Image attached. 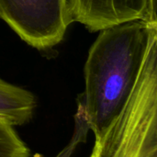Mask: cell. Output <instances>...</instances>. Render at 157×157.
<instances>
[{
    "label": "cell",
    "instance_id": "6da1fadb",
    "mask_svg": "<svg viewBox=\"0 0 157 157\" xmlns=\"http://www.w3.org/2000/svg\"><path fill=\"white\" fill-rule=\"evenodd\" d=\"M98 32L85 63V91L77 105L95 136L128 102L157 42V21L133 20Z\"/></svg>",
    "mask_w": 157,
    "mask_h": 157
},
{
    "label": "cell",
    "instance_id": "7a4b0ae2",
    "mask_svg": "<svg viewBox=\"0 0 157 157\" xmlns=\"http://www.w3.org/2000/svg\"><path fill=\"white\" fill-rule=\"evenodd\" d=\"M89 157H157V42L125 107L95 136Z\"/></svg>",
    "mask_w": 157,
    "mask_h": 157
},
{
    "label": "cell",
    "instance_id": "3957f363",
    "mask_svg": "<svg viewBox=\"0 0 157 157\" xmlns=\"http://www.w3.org/2000/svg\"><path fill=\"white\" fill-rule=\"evenodd\" d=\"M0 17L40 51L61 42L73 21L69 0H0Z\"/></svg>",
    "mask_w": 157,
    "mask_h": 157
},
{
    "label": "cell",
    "instance_id": "277c9868",
    "mask_svg": "<svg viewBox=\"0 0 157 157\" xmlns=\"http://www.w3.org/2000/svg\"><path fill=\"white\" fill-rule=\"evenodd\" d=\"M156 0H69L73 21L91 32L133 21H157Z\"/></svg>",
    "mask_w": 157,
    "mask_h": 157
},
{
    "label": "cell",
    "instance_id": "5b68a950",
    "mask_svg": "<svg viewBox=\"0 0 157 157\" xmlns=\"http://www.w3.org/2000/svg\"><path fill=\"white\" fill-rule=\"evenodd\" d=\"M36 106L31 92L0 79V120L15 127L23 125L31 120Z\"/></svg>",
    "mask_w": 157,
    "mask_h": 157
},
{
    "label": "cell",
    "instance_id": "8992f818",
    "mask_svg": "<svg viewBox=\"0 0 157 157\" xmlns=\"http://www.w3.org/2000/svg\"><path fill=\"white\" fill-rule=\"evenodd\" d=\"M30 152L15 126L0 120V157H29Z\"/></svg>",
    "mask_w": 157,
    "mask_h": 157
},
{
    "label": "cell",
    "instance_id": "52a82bcc",
    "mask_svg": "<svg viewBox=\"0 0 157 157\" xmlns=\"http://www.w3.org/2000/svg\"><path fill=\"white\" fill-rule=\"evenodd\" d=\"M89 132L88 125L86 121L85 116L82 110L77 108L75 115V129L72 135V138L68 144L54 157H72L74 153L75 152L78 145L82 143H85ZM31 157V156H29ZM32 157H42L40 155Z\"/></svg>",
    "mask_w": 157,
    "mask_h": 157
}]
</instances>
